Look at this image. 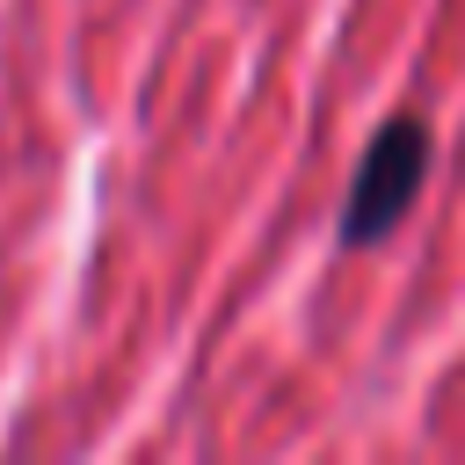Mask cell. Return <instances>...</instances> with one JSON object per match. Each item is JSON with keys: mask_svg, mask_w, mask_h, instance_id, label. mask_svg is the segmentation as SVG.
Returning <instances> with one entry per match:
<instances>
[{"mask_svg": "<svg viewBox=\"0 0 465 465\" xmlns=\"http://www.w3.org/2000/svg\"><path fill=\"white\" fill-rule=\"evenodd\" d=\"M421 174H429V124L421 116H392L371 145H363V167L349 182V203H341V247H371L385 240L407 203L421 196Z\"/></svg>", "mask_w": 465, "mask_h": 465, "instance_id": "6da1fadb", "label": "cell"}]
</instances>
